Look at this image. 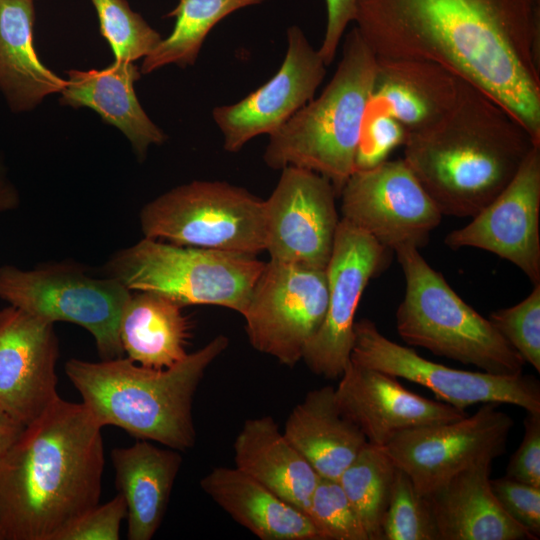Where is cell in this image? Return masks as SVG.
<instances>
[{
	"label": "cell",
	"mask_w": 540,
	"mask_h": 540,
	"mask_svg": "<svg viewBox=\"0 0 540 540\" xmlns=\"http://www.w3.org/2000/svg\"><path fill=\"white\" fill-rule=\"evenodd\" d=\"M354 22L377 58L444 67L500 104L540 145V3L357 0Z\"/></svg>",
	"instance_id": "cell-1"
},
{
	"label": "cell",
	"mask_w": 540,
	"mask_h": 540,
	"mask_svg": "<svg viewBox=\"0 0 540 540\" xmlns=\"http://www.w3.org/2000/svg\"><path fill=\"white\" fill-rule=\"evenodd\" d=\"M102 428L82 402L60 396L24 427L0 456L4 540H55L99 503Z\"/></svg>",
	"instance_id": "cell-2"
},
{
	"label": "cell",
	"mask_w": 540,
	"mask_h": 540,
	"mask_svg": "<svg viewBox=\"0 0 540 540\" xmlns=\"http://www.w3.org/2000/svg\"><path fill=\"white\" fill-rule=\"evenodd\" d=\"M403 160L442 215L473 217L514 178L536 145L500 104L463 81L437 122L407 133Z\"/></svg>",
	"instance_id": "cell-3"
},
{
	"label": "cell",
	"mask_w": 540,
	"mask_h": 540,
	"mask_svg": "<svg viewBox=\"0 0 540 540\" xmlns=\"http://www.w3.org/2000/svg\"><path fill=\"white\" fill-rule=\"evenodd\" d=\"M228 345L229 339L220 334L163 369L122 356L98 362L72 358L64 370L102 427L116 426L136 439L181 452L196 442L192 414L196 391L208 367Z\"/></svg>",
	"instance_id": "cell-4"
},
{
	"label": "cell",
	"mask_w": 540,
	"mask_h": 540,
	"mask_svg": "<svg viewBox=\"0 0 540 540\" xmlns=\"http://www.w3.org/2000/svg\"><path fill=\"white\" fill-rule=\"evenodd\" d=\"M376 56L355 27L317 98L269 135L263 159L272 169L304 168L327 178L338 197L355 171L361 130L374 87Z\"/></svg>",
	"instance_id": "cell-5"
},
{
	"label": "cell",
	"mask_w": 540,
	"mask_h": 540,
	"mask_svg": "<svg viewBox=\"0 0 540 540\" xmlns=\"http://www.w3.org/2000/svg\"><path fill=\"white\" fill-rule=\"evenodd\" d=\"M405 276L396 328L408 345L495 375L523 372L522 357L489 319L469 306L415 246L395 250Z\"/></svg>",
	"instance_id": "cell-6"
},
{
	"label": "cell",
	"mask_w": 540,
	"mask_h": 540,
	"mask_svg": "<svg viewBox=\"0 0 540 540\" xmlns=\"http://www.w3.org/2000/svg\"><path fill=\"white\" fill-rule=\"evenodd\" d=\"M264 263L256 255L144 237L116 252L103 272L132 292L159 293L183 307L213 305L242 314Z\"/></svg>",
	"instance_id": "cell-7"
},
{
	"label": "cell",
	"mask_w": 540,
	"mask_h": 540,
	"mask_svg": "<svg viewBox=\"0 0 540 540\" xmlns=\"http://www.w3.org/2000/svg\"><path fill=\"white\" fill-rule=\"evenodd\" d=\"M144 237L256 255L265 250L264 200L224 181H192L140 211Z\"/></svg>",
	"instance_id": "cell-8"
},
{
	"label": "cell",
	"mask_w": 540,
	"mask_h": 540,
	"mask_svg": "<svg viewBox=\"0 0 540 540\" xmlns=\"http://www.w3.org/2000/svg\"><path fill=\"white\" fill-rule=\"evenodd\" d=\"M132 291L115 278H94L77 265L54 263L32 270L0 267V298L50 323L77 324L94 338L102 360L124 356L122 312Z\"/></svg>",
	"instance_id": "cell-9"
},
{
	"label": "cell",
	"mask_w": 540,
	"mask_h": 540,
	"mask_svg": "<svg viewBox=\"0 0 540 540\" xmlns=\"http://www.w3.org/2000/svg\"><path fill=\"white\" fill-rule=\"evenodd\" d=\"M327 304L325 270L269 259L241 314L251 346L283 365H296L320 328Z\"/></svg>",
	"instance_id": "cell-10"
},
{
	"label": "cell",
	"mask_w": 540,
	"mask_h": 540,
	"mask_svg": "<svg viewBox=\"0 0 540 540\" xmlns=\"http://www.w3.org/2000/svg\"><path fill=\"white\" fill-rule=\"evenodd\" d=\"M351 362L424 386L439 400L461 410L496 403L540 413V383L535 377L460 370L433 362L391 341L368 319L354 324Z\"/></svg>",
	"instance_id": "cell-11"
},
{
	"label": "cell",
	"mask_w": 540,
	"mask_h": 540,
	"mask_svg": "<svg viewBox=\"0 0 540 540\" xmlns=\"http://www.w3.org/2000/svg\"><path fill=\"white\" fill-rule=\"evenodd\" d=\"M497 406L484 403L472 415L406 430L380 449L427 498L463 469L505 452L514 421Z\"/></svg>",
	"instance_id": "cell-12"
},
{
	"label": "cell",
	"mask_w": 540,
	"mask_h": 540,
	"mask_svg": "<svg viewBox=\"0 0 540 540\" xmlns=\"http://www.w3.org/2000/svg\"><path fill=\"white\" fill-rule=\"evenodd\" d=\"M339 197L342 219L388 250L424 246L443 216L403 159L355 170Z\"/></svg>",
	"instance_id": "cell-13"
},
{
	"label": "cell",
	"mask_w": 540,
	"mask_h": 540,
	"mask_svg": "<svg viewBox=\"0 0 540 540\" xmlns=\"http://www.w3.org/2000/svg\"><path fill=\"white\" fill-rule=\"evenodd\" d=\"M388 251L370 235L340 219L325 269L326 314L302 356L314 374L339 379L347 368L351 361L356 310L369 281L385 265Z\"/></svg>",
	"instance_id": "cell-14"
},
{
	"label": "cell",
	"mask_w": 540,
	"mask_h": 540,
	"mask_svg": "<svg viewBox=\"0 0 540 540\" xmlns=\"http://www.w3.org/2000/svg\"><path fill=\"white\" fill-rule=\"evenodd\" d=\"M281 171L264 200L265 250L270 260L325 270L340 222L338 195L316 172L293 166Z\"/></svg>",
	"instance_id": "cell-15"
},
{
	"label": "cell",
	"mask_w": 540,
	"mask_h": 540,
	"mask_svg": "<svg viewBox=\"0 0 540 540\" xmlns=\"http://www.w3.org/2000/svg\"><path fill=\"white\" fill-rule=\"evenodd\" d=\"M327 65L296 25L287 29V51L275 75L242 100L217 106L212 117L223 147L238 152L251 139L279 129L315 97Z\"/></svg>",
	"instance_id": "cell-16"
},
{
	"label": "cell",
	"mask_w": 540,
	"mask_h": 540,
	"mask_svg": "<svg viewBox=\"0 0 540 540\" xmlns=\"http://www.w3.org/2000/svg\"><path fill=\"white\" fill-rule=\"evenodd\" d=\"M540 146L530 151L510 183L466 226L445 237L451 249L473 247L516 265L540 283Z\"/></svg>",
	"instance_id": "cell-17"
},
{
	"label": "cell",
	"mask_w": 540,
	"mask_h": 540,
	"mask_svg": "<svg viewBox=\"0 0 540 540\" xmlns=\"http://www.w3.org/2000/svg\"><path fill=\"white\" fill-rule=\"evenodd\" d=\"M54 324L9 305L0 310V408L23 426L59 396Z\"/></svg>",
	"instance_id": "cell-18"
},
{
	"label": "cell",
	"mask_w": 540,
	"mask_h": 540,
	"mask_svg": "<svg viewBox=\"0 0 540 540\" xmlns=\"http://www.w3.org/2000/svg\"><path fill=\"white\" fill-rule=\"evenodd\" d=\"M341 413L377 448L409 429L445 423L467 415L465 410L422 397L396 377L350 361L334 388Z\"/></svg>",
	"instance_id": "cell-19"
},
{
	"label": "cell",
	"mask_w": 540,
	"mask_h": 540,
	"mask_svg": "<svg viewBox=\"0 0 540 540\" xmlns=\"http://www.w3.org/2000/svg\"><path fill=\"white\" fill-rule=\"evenodd\" d=\"M368 113H384L407 131L426 128L456 103L463 80L444 67L412 58H377Z\"/></svg>",
	"instance_id": "cell-20"
},
{
	"label": "cell",
	"mask_w": 540,
	"mask_h": 540,
	"mask_svg": "<svg viewBox=\"0 0 540 540\" xmlns=\"http://www.w3.org/2000/svg\"><path fill=\"white\" fill-rule=\"evenodd\" d=\"M493 459L463 469L428 500L439 540H537L501 507L491 487Z\"/></svg>",
	"instance_id": "cell-21"
},
{
	"label": "cell",
	"mask_w": 540,
	"mask_h": 540,
	"mask_svg": "<svg viewBox=\"0 0 540 540\" xmlns=\"http://www.w3.org/2000/svg\"><path fill=\"white\" fill-rule=\"evenodd\" d=\"M115 487L127 507V538L151 540L159 529L182 465L180 451L137 439L111 451Z\"/></svg>",
	"instance_id": "cell-22"
},
{
	"label": "cell",
	"mask_w": 540,
	"mask_h": 540,
	"mask_svg": "<svg viewBox=\"0 0 540 540\" xmlns=\"http://www.w3.org/2000/svg\"><path fill=\"white\" fill-rule=\"evenodd\" d=\"M67 74L60 103L97 112L127 137L140 160L151 145L165 142V133L148 117L137 99L134 85L141 72L133 62L114 60L100 70L72 69Z\"/></svg>",
	"instance_id": "cell-23"
},
{
	"label": "cell",
	"mask_w": 540,
	"mask_h": 540,
	"mask_svg": "<svg viewBox=\"0 0 540 540\" xmlns=\"http://www.w3.org/2000/svg\"><path fill=\"white\" fill-rule=\"evenodd\" d=\"M201 489L261 540H323L310 517L236 467H215Z\"/></svg>",
	"instance_id": "cell-24"
},
{
	"label": "cell",
	"mask_w": 540,
	"mask_h": 540,
	"mask_svg": "<svg viewBox=\"0 0 540 540\" xmlns=\"http://www.w3.org/2000/svg\"><path fill=\"white\" fill-rule=\"evenodd\" d=\"M233 448L237 469L306 513L321 477L271 416L246 420Z\"/></svg>",
	"instance_id": "cell-25"
},
{
	"label": "cell",
	"mask_w": 540,
	"mask_h": 540,
	"mask_svg": "<svg viewBox=\"0 0 540 540\" xmlns=\"http://www.w3.org/2000/svg\"><path fill=\"white\" fill-rule=\"evenodd\" d=\"M282 431L321 478L335 480L368 443L341 413L332 386L309 391L292 409Z\"/></svg>",
	"instance_id": "cell-26"
},
{
	"label": "cell",
	"mask_w": 540,
	"mask_h": 540,
	"mask_svg": "<svg viewBox=\"0 0 540 540\" xmlns=\"http://www.w3.org/2000/svg\"><path fill=\"white\" fill-rule=\"evenodd\" d=\"M34 20V0H0V91L14 112L35 108L66 85L34 49Z\"/></svg>",
	"instance_id": "cell-27"
},
{
	"label": "cell",
	"mask_w": 540,
	"mask_h": 540,
	"mask_svg": "<svg viewBox=\"0 0 540 540\" xmlns=\"http://www.w3.org/2000/svg\"><path fill=\"white\" fill-rule=\"evenodd\" d=\"M183 306L159 293L132 292L121 315L119 338L126 357L156 369L171 367L188 354L191 336Z\"/></svg>",
	"instance_id": "cell-28"
},
{
	"label": "cell",
	"mask_w": 540,
	"mask_h": 540,
	"mask_svg": "<svg viewBox=\"0 0 540 540\" xmlns=\"http://www.w3.org/2000/svg\"><path fill=\"white\" fill-rule=\"evenodd\" d=\"M266 0H179L167 14L175 17L171 34L163 38L145 58L141 74H148L163 66L176 64L186 67L195 63L211 29L229 14Z\"/></svg>",
	"instance_id": "cell-29"
},
{
	"label": "cell",
	"mask_w": 540,
	"mask_h": 540,
	"mask_svg": "<svg viewBox=\"0 0 540 540\" xmlns=\"http://www.w3.org/2000/svg\"><path fill=\"white\" fill-rule=\"evenodd\" d=\"M395 471L391 459L367 443L337 479L369 540H383L382 523Z\"/></svg>",
	"instance_id": "cell-30"
},
{
	"label": "cell",
	"mask_w": 540,
	"mask_h": 540,
	"mask_svg": "<svg viewBox=\"0 0 540 540\" xmlns=\"http://www.w3.org/2000/svg\"><path fill=\"white\" fill-rule=\"evenodd\" d=\"M96 9L101 35L111 46L115 60L134 62L145 58L162 36L126 0H91Z\"/></svg>",
	"instance_id": "cell-31"
},
{
	"label": "cell",
	"mask_w": 540,
	"mask_h": 540,
	"mask_svg": "<svg viewBox=\"0 0 540 540\" xmlns=\"http://www.w3.org/2000/svg\"><path fill=\"white\" fill-rule=\"evenodd\" d=\"M383 540H439L428 500L396 468L382 523Z\"/></svg>",
	"instance_id": "cell-32"
},
{
	"label": "cell",
	"mask_w": 540,
	"mask_h": 540,
	"mask_svg": "<svg viewBox=\"0 0 540 540\" xmlns=\"http://www.w3.org/2000/svg\"><path fill=\"white\" fill-rule=\"evenodd\" d=\"M306 514L323 540H369L338 480L320 478Z\"/></svg>",
	"instance_id": "cell-33"
},
{
	"label": "cell",
	"mask_w": 540,
	"mask_h": 540,
	"mask_svg": "<svg viewBox=\"0 0 540 540\" xmlns=\"http://www.w3.org/2000/svg\"><path fill=\"white\" fill-rule=\"evenodd\" d=\"M499 333L538 373L540 372V283L516 305L488 318Z\"/></svg>",
	"instance_id": "cell-34"
},
{
	"label": "cell",
	"mask_w": 540,
	"mask_h": 540,
	"mask_svg": "<svg viewBox=\"0 0 540 540\" xmlns=\"http://www.w3.org/2000/svg\"><path fill=\"white\" fill-rule=\"evenodd\" d=\"M405 128L393 117L384 113L365 116L355 158V170H364L388 160L390 153L404 145Z\"/></svg>",
	"instance_id": "cell-35"
},
{
	"label": "cell",
	"mask_w": 540,
	"mask_h": 540,
	"mask_svg": "<svg viewBox=\"0 0 540 540\" xmlns=\"http://www.w3.org/2000/svg\"><path fill=\"white\" fill-rule=\"evenodd\" d=\"M126 517V503L117 493L72 521L55 540H119L121 523Z\"/></svg>",
	"instance_id": "cell-36"
},
{
	"label": "cell",
	"mask_w": 540,
	"mask_h": 540,
	"mask_svg": "<svg viewBox=\"0 0 540 540\" xmlns=\"http://www.w3.org/2000/svg\"><path fill=\"white\" fill-rule=\"evenodd\" d=\"M491 487L505 512L539 539L540 487L506 476L491 479Z\"/></svg>",
	"instance_id": "cell-37"
},
{
	"label": "cell",
	"mask_w": 540,
	"mask_h": 540,
	"mask_svg": "<svg viewBox=\"0 0 540 540\" xmlns=\"http://www.w3.org/2000/svg\"><path fill=\"white\" fill-rule=\"evenodd\" d=\"M505 476L540 487V413L527 412L522 442L511 456Z\"/></svg>",
	"instance_id": "cell-38"
},
{
	"label": "cell",
	"mask_w": 540,
	"mask_h": 540,
	"mask_svg": "<svg viewBox=\"0 0 540 540\" xmlns=\"http://www.w3.org/2000/svg\"><path fill=\"white\" fill-rule=\"evenodd\" d=\"M327 21L324 38L318 49L324 63L330 65L344 32L354 22L357 0H325Z\"/></svg>",
	"instance_id": "cell-39"
},
{
	"label": "cell",
	"mask_w": 540,
	"mask_h": 540,
	"mask_svg": "<svg viewBox=\"0 0 540 540\" xmlns=\"http://www.w3.org/2000/svg\"><path fill=\"white\" fill-rule=\"evenodd\" d=\"M24 427L0 408V456L14 443Z\"/></svg>",
	"instance_id": "cell-40"
},
{
	"label": "cell",
	"mask_w": 540,
	"mask_h": 540,
	"mask_svg": "<svg viewBox=\"0 0 540 540\" xmlns=\"http://www.w3.org/2000/svg\"><path fill=\"white\" fill-rule=\"evenodd\" d=\"M19 201L17 189L7 178L3 166L0 164V212L17 208Z\"/></svg>",
	"instance_id": "cell-41"
},
{
	"label": "cell",
	"mask_w": 540,
	"mask_h": 540,
	"mask_svg": "<svg viewBox=\"0 0 540 540\" xmlns=\"http://www.w3.org/2000/svg\"><path fill=\"white\" fill-rule=\"evenodd\" d=\"M0 540H4L1 527H0Z\"/></svg>",
	"instance_id": "cell-42"
},
{
	"label": "cell",
	"mask_w": 540,
	"mask_h": 540,
	"mask_svg": "<svg viewBox=\"0 0 540 540\" xmlns=\"http://www.w3.org/2000/svg\"><path fill=\"white\" fill-rule=\"evenodd\" d=\"M535 3H540V0H532Z\"/></svg>",
	"instance_id": "cell-43"
}]
</instances>
